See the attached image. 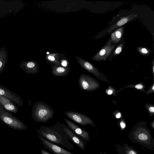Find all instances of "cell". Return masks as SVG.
Wrapping results in <instances>:
<instances>
[{"mask_svg": "<svg viewBox=\"0 0 154 154\" xmlns=\"http://www.w3.org/2000/svg\"><path fill=\"white\" fill-rule=\"evenodd\" d=\"M126 152L127 154H137L134 151L131 149L127 150Z\"/></svg>", "mask_w": 154, "mask_h": 154, "instance_id": "23", "label": "cell"}, {"mask_svg": "<svg viewBox=\"0 0 154 154\" xmlns=\"http://www.w3.org/2000/svg\"><path fill=\"white\" fill-rule=\"evenodd\" d=\"M120 125L121 128L122 129L124 128L126 126L125 124L123 121H122L120 122Z\"/></svg>", "mask_w": 154, "mask_h": 154, "instance_id": "25", "label": "cell"}, {"mask_svg": "<svg viewBox=\"0 0 154 154\" xmlns=\"http://www.w3.org/2000/svg\"><path fill=\"white\" fill-rule=\"evenodd\" d=\"M64 120L68 127L83 139L88 141L90 140L89 133L72 122L64 118Z\"/></svg>", "mask_w": 154, "mask_h": 154, "instance_id": "10", "label": "cell"}, {"mask_svg": "<svg viewBox=\"0 0 154 154\" xmlns=\"http://www.w3.org/2000/svg\"><path fill=\"white\" fill-rule=\"evenodd\" d=\"M154 65H153V73L154 72Z\"/></svg>", "mask_w": 154, "mask_h": 154, "instance_id": "31", "label": "cell"}, {"mask_svg": "<svg viewBox=\"0 0 154 154\" xmlns=\"http://www.w3.org/2000/svg\"><path fill=\"white\" fill-rule=\"evenodd\" d=\"M137 134V138L140 141L142 142H147L149 140V135L147 132H144L142 131H138Z\"/></svg>", "mask_w": 154, "mask_h": 154, "instance_id": "19", "label": "cell"}, {"mask_svg": "<svg viewBox=\"0 0 154 154\" xmlns=\"http://www.w3.org/2000/svg\"><path fill=\"white\" fill-rule=\"evenodd\" d=\"M51 68V73L56 76H66L69 74L70 71V68L69 66L63 67L52 65Z\"/></svg>", "mask_w": 154, "mask_h": 154, "instance_id": "14", "label": "cell"}, {"mask_svg": "<svg viewBox=\"0 0 154 154\" xmlns=\"http://www.w3.org/2000/svg\"><path fill=\"white\" fill-rule=\"evenodd\" d=\"M78 84L80 89L86 91H92L97 89L100 85L97 80L91 76L82 73L79 79Z\"/></svg>", "mask_w": 154, "mask_h": 154, "instance_id": "4", "label": "cell"}, {"mask_svg": "<svg viewBox=\"0 0 154 154\" xmlns=\"http://www.w3.org/2000/svg\"><path fill=\"white\" fill-rule=\"evenodd\" d=\"M0 95L8 99L13 103L20 107L23 106V101L20 97L1 84Z\"/></svg>", "mask_w": 154, "mask_h": 154, "instance_id": "9", "label": "cell"}, {"mask_svg": "<svg viewBox=\"0 0 154 154\" xmlns=\"http://www.w3.org/2000/svg\"><path fill=\"white\" fill-rule=\"evenodd\" d=\"M57 122L53 127L41 126L36 129L38 135L54 144L69 149H74V146L69 141L71 139L64 131L61 123Z\"/></svg>", "mask_w": 154, "mask_h": 154, "instance_id": "1", "label": "cell"}, {"mask_svg": "<svg viewBox=\"0 0 154 154\" xmlns=\"http://www.w3.org/2000/svg\"><path fill=\"white\" fill-rule=\"evenodd\" d=\"M22 68L24 71L28 74H36L39 72V68L38 63L30 61L26 63Z\"/></svg>", "mask_w": 154, "mask_h": 154, "instance_id": "15", "label": "cell"}, {"mask_svg": "<svg viewBox=\"0 0 154 154\" xmlns=\"http://www.w3.org/2000/svg\"><path fill=\"white\" fill-rule=\"evenodd\" d=\"M134 88H136L139 90H143L144 88V86L143 85L141 84H139L134 85Z\"/></svg>", "mask_w": 154, "mask_h": 154, "instance_id": "21", "label": "cell"}, {"mask_svg": "<svg viewBox=\"0 0 154 154\" xmlns=\"http://www.w3.org/2000/svg\"><path fill=\"white\" fill-rule=\"evenodd\" d=\"M110 38L106 44L92 58V60L97 61H106L115 46L117 45H111Z\"/></svg>", "mask_w": 154, "mask_h": 154, "instance_id": "7", "label": "cell"}, {"mask_svg": "<svg viewBox=\"0 0 154 154\" xmlns=\"http://www.w3.org/2000/svg\"><path fill=\"white\" fill-rule=\"evenodd\" d=\"M107 93L108 95H111L113 93V91L112 90L109 89L107 91Z\"/></svg>", "mask_w": 154, "mask_h": 154, "instance_id": "30", "label": "cell"}, {"mask_svg": "<svg viewBox=\"0 0 154 154\" xmlns=\"http://www.w3.org/2000/svg\"><path fill=\"white\" fill-rule=\"evenodd\" d=\"M75 58L79 64L83 68L93 74L98 79L107 83H109V81L104 75L90 62L79 57L76 56Z\"/></svg>", "mask_w": 154, "mask_h": 154, "instance_id": "5", "label": "cell"}, {"mask_svg": "<svg viewBox=\"0 0 154 154\" xmlns=\"http://www.w3.org/2000/svg\"><path fill=\"white\" fill-rule=\"evenodd\" d=\"M61 125L64 131L71 139V140L82 149L84 150L85 147V143L84 140L70 130L68 127L63 123H61Z\"/></svg>", "mask_w": 154, "mask_h": 154, "instance_id": "11", "label": "cell"}, {"mask_svg": "<svg viewBox=\"0 0 154 154\" xmlns=\"http://www.w3.org/2000/svg\"><path fill=\"white\" fill-rule=\"evenodd\" d=\"M40 153L41 154H51L43 149H42L41 150Z\"/></svg>", "mask_w": 154, "mask_h": 154, "instance_id": "26", "label": "cell"}, {"mask_svg": "<svg viewBox=\"0 0 154 154\" xmlns=\"http://www.w3.org/2000/svg\"><path fill=\"white\" fill-rule=\"evenodd\" d=\"M124 27L119 28L111 34L110 38L111 43L117 44L121 41L123 35Z\"/></svg>", "mask_w": 154, "mask_h": 154, "instance_id": "16", "label": "cell"}, {"mask_svg": "<svg viewBox=\"0 0 154 154\" xmlns=\"http://www.w3.org/2000/svg\"><path fill=\"white\" fill-rule=\"evenodd\" d=\"M38 137L44 147L54 154H74L41 136Z\"/></svg>", "mask_w": 154, "mask_h": 154, "instance_id": "8", "label": "cell"}, {"mask_svg": "<svg viewBox=\"0 0 154 154\" xmlns=\"http://www.w3.org/2000/svg\"><path fill=\"white\" fill-rule=\"evenodd\" d=\"M137 49L140 54L143 55H147L149 53V50L146 48L139 47L137 48Z\"/></svg>", "mask_w": 154, "mask_h": 154, "instance_id": "20", "label": "cell"}, {"mask_svg": "<svg viewBox=\"0 0 154 154\" xmlns=\"http://www.w3.org/2000/svg\"><path fill=\"white\" fill-rule=\"evenodd\" d=\"M149 112H150L153 113L154 112V107L152 106H150L148 108Z\"/></svg>", "mask_w": 154, "mask_h": 154, "instance_id": "24", "label": "cell"}, {"mask_svg": "<svg viewBox=\"0 0 154 154\" xmlns=\"http://www.w3.org/2000/svg\"><path fill=\"white\" fill-rule=\"evenodd\" d=\"M136 16V15L133 14L121 17L120 20L106 29H107L106 33H109L115 29L120 27L132 20Z\"/></svg>", "mask_w": 154, "mask_h": 154, "instance_id": "13", "label": "cell"}, {"mask_svg": "<svg viewBox=\"0 0 154 154\" xmlns=\"http://www.w3.org/2000/svg\"><path fill=\"white\" fill-rule=\"evenodd\" d=\"M6 111L0 104V113L5 112Z\"/></svg>", "mask_w": 154, "mask_h": 154, "instance_id": "28", "label": "cell"}, {"mask_svg": "<svg viewBox=\"0 0 154 154\" xmlns=\"http://www.w3.org/2000/svg\"><path fill=\"white\" fill-rule=\"evenodd\" d=\"M125 44V41L122 38L120 42L116 46L115 50L110 54L109 58V60L111 61L112 58L118 55L121 52Z\"/></svg>", "mask_w": 154, "mask_h": 154, "instance_id": "17", "label": "cell"}, {"mask_svg": "<svg viewBox=\"0 0 154 154\" xmlns=\"http://www.w3.org/2000/svg\"><path fill=\"white\" fill-rule=\"evenodd\" d=\"M54 113L52 108L43 101H38L32 107V118L36 122H47L53 119Z\"/></svg>", "mask_w": 154, "mask_h": 154, "instance_id": "2", "label": "cell"}, {"mask_svg": "<svg viewBox=\"0 0 154 154\" xmlns=\"http://www.w3.org/2000/svg\"><path fill=\"white\" fill-rule=\"evenodd\" d=\"M151 88V89H150V90H149V91H147V93H148V94H150V93H152V91L153 92L154 91V85L153 84V85L151 88Z\"/></svg>", "mask_w": 154, "mask_h": 154, "instance_id": "27", "label": "cell"}, {"mask_svg": "<svg viewBox=\"0 0 154 154\" xmlns=\"http://www.w3.org/2000/svg\"><path fill=\"white\" fill-rule=\"evenodd\" d=\"M61 65L63 67H66L68 65V63L65 60H62L61 63Z\"/></svg>", "mask_w": 154, "mask_h": 154, "instance_id": "22", "label": "cell"}, {"mask_svg": "<svg viewBox=\"0 0 154 154\" xmlns=\"http://www.w3.org/2000/svg\"><path fill=\"white\" fill-rule=\"evenodd\" d=\"M121 114L120 112H118L116 116V117L117 119H119L121 117Z\"/></svg>", "mask_w": 154, "mask_h": 154, "instance_id": "29", "label": "cell"}, {"mask_svg": "<svg viewBox=\"0 0 154 154\" xmlns=\"http://www.w3.org/2000/svg\"><path fill=\"white\" fill-rule=\"evenodd\" d=\"M0 120L10 128L15 130L24 131L27 129V126L23 122L6 111L0 113Z\"/></svg>", "mask_w": 154, "mask_h": 154, "instance_id": "3", "label": "cell"}, {"mask_svg": "<svg viewBox=\"0 0 154 154\" xmlns=\"http://www.w3.org/2000/svg\"><path fill=\"white\" fill-rule=\"evenodd\" d=\"M0 104L4 109L11 112L17 113L18 111L17 107L8 99L0 95Z\"/></svg>", "mask_w": 154, "mask_h": 154, "instance_id": "12", "label": "cell"}, {"mask_svg": "<svg viewBox=\"0 0 154 154\" xmlns=\"http://www.w3.org/2000/svg\"><path fill=\"white\" fill-rule=\"evenodd\" d=\"M56 54H51L47 55L46 57L47 60L50 63L58 66H61V63L57 61L55 59L54 56Z\"/></svg>", "mask_w": 154, "mask_h": 154, "instance_id": "18", "label": "cell"}, {"mask_svg": "<svg viewBox=\"0 0 154 154\" xmlns=\"http://www.w3.org/2000/svg\"><path fill=\"white\" fill-rule=\"evenodd\" d=\"M65 113L68 118L82 125H89L95 126L93 121L84 114L71 111H66Z\"/></svg>", "mask_w": 154, "mask_h": 154, "instance_id": "6", "label": "cell"}]
</instances>
